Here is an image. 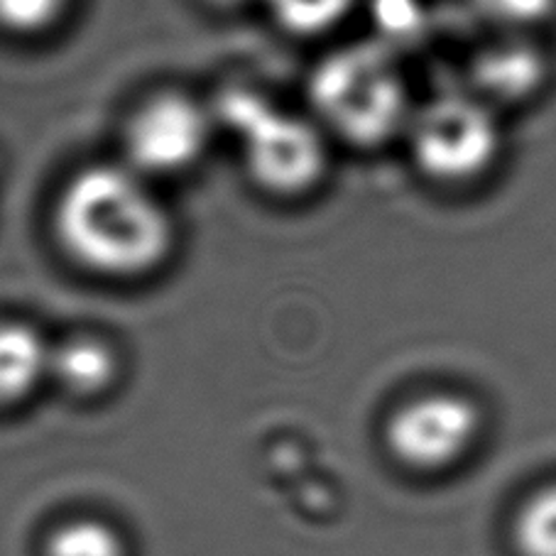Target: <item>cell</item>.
Returning <instances> with one entry per match:
<instances>
[{
    "mask_svg": "<svg viewBox=\"0 0 556 556\" xmlns=\"http://www.w3.org/2000/svg\"><path fill=\"white\" fill-rule=\"evenodd\" d=\"M60 386L79 397L101 395L118 376V358L99 339H70L50 351V370Z\"/></svg>",
    "mask_w": 556,
    "mask_h": 556,
    "instance_id": "cell-9",
    "label": "cell"
},
{
    "mask_svg": "<svg viewBox=\"0 0 556 556\" xmlns=\"http://www.w3.org/2000/svg\"><path fill=\"white\" fill-rule=\"evenodd\" d=\"M275 21L296 35H319L351 13L353 0H265Z\"/></svg>",
    "mask_w": 556,
    "mask_h": 556,
    "instance_id": "cell-12",
    "label": "cell"
},
{
    "mask_svg": "<svg viewBox=\"0 0 556 556\" xmlns=\"http://www.w3.org/2000/svg\"><path fill=\"white\" fill-rule=\"evenodd\" d=\"M316 113L339 138L376 148L409 123V96L388 47L356 45L326 56L309 81Z\"/></svg>",
    "mask_w": 556,
    "mask_h": 556,
    "instance_id": "cell-2",
    "label": "cell"
},
{
    "mask_svg": "<svg viewBox=\"0 0 556 556\" xmlns=\"http://www.w3.org/2000/svg\"><path fill=\"white\" fill-rule=\"evenodd\" d=\"M476 3L488 17L513 27L544 23L556 11V0H476Z\"/></svg>",
    "mask_w": 556,
    "mask_h": 556,
    "instance_id": "cell-15",
    "label": "cell"
},
{
    "mask_svg": "<svg viewBox=\"0 0 556 556\" xmlns=\"http://www.w3.org/2000/svg\"><path fill=\"white\" fill-rule=\"evenodd\" d=\"M66 8V0H0V25L11 33H40Z\"/></svg>",
    "mask_w": 556,
    "mask_h": 556,
    "instance_id": "cell-14",
    "label": "cell"
},
{
    "mask_svg": "<svg viewBox=\"0 0 556 556\" xmlns=\"http://www.w3.org/2000/svg\"><path fill=\"white\" fill-rule=\"evenodd\" d=\"M218 118L241 140L253 179L273 194H302L321 179L326 146L312 123L280 111L248 89L220 96Z\"/></svg>",
    "mask_w": 556,
    "mask_h": 556,
    "instance_id": "cell-3",
    "label": "cell"
},
{
    "mask_svg": "<svg viewBox=\"0 0 556 556\" xmlns=\"http://www.w3.org/2000/svg\"><path fill=\"white\" fill-rule=\"evenodd\" d=\"M47 556H126L116 530L99 520L66 522L47 540Z\"/></svg>",
    "mask_w": 556,
    "mask_h": 556,
    "instance_id": "cell-11",
    "label": "cell"
},
{
    "mask_svg": "<svg viewBox=\"0 0 556 556\" xmlns=\"http://www.w3.org/2000/svg\"><path fill=\"white\" fill-rule=\"evenodd\" d=\"M214 3H220V5H238V3H245V0H214Z\"/></svg>",
    "mask_w": 556,
    "mask_h": 556,
    "instance_id": "cell-16",
    "label": "cell"
},
{
    "mask_svg": "<svg viewBox=\"0 0 556 556\" xmlns=\"http://www.w3.org/2000/svg\"><path fill=\"white\" fill-rule=\"evenodd\" d=\"M54 228L76 263L109 277L155 270L175 243L172 218L146 177L118 165L72 177L56 201Z\"/></svg>",
    "mask_w": 556,
    "mask_h": 556,
    "instance_id": "cell-1",
    "label": "cell"
},
{
    "mask_svg": "<svg viewBox=\"0 0 556 556\" xmlns=\"http://www.w3.org/2000/svg\"><path fill=\"white\" fill-rule=\"evenodd\" d=\"M546 62L540 50L530 45L510 42L488 47L473 64L478 89L495 99L515 101L534 93L544 84Z\"/></svg>",
    "mask_w": 556,
    "mask_h": 556,
    "instance_id": "cell-7",
    "label": "cell"
},
{
    "mask_svg": "<svg viewBox=\"0 0 556 556\" xmlns=\"http://www.w3.org/2000/svg\"><path fill=\"white\" fill-rule=\"evenodd\" d=\"M407 126L419 169L448 185L481 177L501 152L497 121L476 96H439L409 116Z\"/></svg>",
    "mask_w": 556,
    "mask_h": 556,
    "instance_id": "cell-4",
    "label": "cell"
},
{
    "mask_svg": "<svg viewBox=\"0 0 556 556\" xmlns=\"http://www.w3.org/2000/svg\"><path fill=\"white\" fill-rule=\"evenodd\" d=\"M515 544L522 556H556V485L527 501L515 522Z\"/></svg>",
    "mask_w": 556,
    "mask_h": 556,
    "instance_id": "cell-10",
    "label": "cell"
},
{
    "mask_svg": "<svg viewBox=\"0 0 556 556\" xmlns=\"http://www.w3.org/2000/svg\"><path fill=\"white\" fill-rule=\"evenodd\" d=\"M372 17L392 42H409L425 30L427 15L419 0H372Z\"/></svg>",
    "mask_w": 556,
    "mask_h": 556,
    "instance_id": "cell-13",
    "label": "cell"
},
{
    "mask_svg": "<svg viewBox=\"0 0 556 556\" xmlns=\"http://www.w3.org/2000/svg\"><path fill=\"white\" fill-rule=\"evenodd\" d=\"M50 346L33 326L0 324V405H15L50 370Z\"/></svg>",
    "mask_w": 556,
    "mask_h": 556,
    "instance_id": "cell-8",
    "label": "cell"
},
{
    "mask_svg": "<svg viewBox=\"0 0 556 556\" xmlns=\"http://www.w3.org/2000/svg\"><path fill=\"white\" fill-rule=\"evenodd\" d=\"M481 429V412L462 395L409 400L388 421V446L400 464L437 471L462 458Z\"/></svg>",
    "mask_w": 556,
    "mask_h": 556,
    "instance_id": "cell-5",
    "label": "cell"
},
{
    "mask_svg": "<svg viewBox=\"0 0 556 556\" xmlns=\"http://www.w3.org/2000/svg\"><path fill=\"white\" fill-rule=\"evenodd\" d=\"M211 116L204 105L181 93H160L130 118L126 152L140 177L177 175L204 157Z\"/></svg>",
    "mask_w": 556,
    "mask_h": 556,
    "instance_id": "cell-6",
    "label": "cell"
}]
</instances>
